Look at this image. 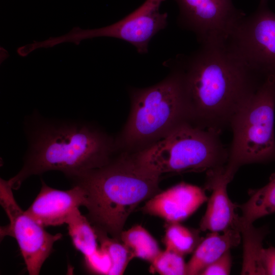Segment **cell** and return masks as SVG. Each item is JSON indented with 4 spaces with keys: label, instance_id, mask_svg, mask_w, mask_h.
<instances>
[{
    "label": "cell",
    "instance_id": "obj_21",
    "mask_svg": "<svg viewBox=\"0 0 275 275\" xmlns=\"http://www.w3.org/2000/svg\"><path fill=\"white\" fill-rule=\"evenodd\" d=\"M184 256L166 249L161 251L151 262L150 271L161 275L186 274Z\"/></svg>",
    "mask_w": 275,
    "mask_h": 275
},
{
    "label": "cell",
    "instance_id": "obj_24",
    "mask_svg": "<svg viewBox=\"0 0 275 275\" xmlns=\"http://www.w3.org/2000/svg\"><path fill=\"white\" fill-rule=\"evenodd\" d=\"M261 264L263 275H275V248L270 246L263 248Z\"/></svg>",
    "mask_w": 275,
    "mask_h": 275
},
{
    "label": "cell",
    "instance_id": "obj_4",
    "mask_svg": "<svg viewBox=\"0 0 275 275\" xmlns=\"http://www.w3.org/2000/svg\"><path fill=\"white\" fill-rule=\"evenodd\" d=\"M163 80L129 92L131 107L127 122L115 139L118 152H136L162 139L189 122L186 93L179 71L171 65Z\"/></svg>",
    "mask_w": 275,
    "mask_h": 275
},
{
    "label": "cell",
    "instance_id": "obj_1",
    "mask_svg": "<svg viewBox=\"0 0 275 275\" xmlns=\"http://www.w3.org/2000/svg\"><path fill=\"white\" fill-rule=\"evenodd\" d=\"M180 72L189 120L219 132L266 78L253 69L226 41L201 44L189 54L164 63Z\"/></svg>",
    "mask_w": 275,
    "mask_h": 275
},
{
    "label": "cell",
    "instance_id": "obj_9",
    "mask_svg": "<svg viewBox=\"0 0 275 275\" xmlns=\"http://www.w3.org/2000/svg\"><path fill=\"white\" fill-rule=\"evenodd\" d=\"M8 180L0 179V204L7 214L9 223L1 227V238L11 236L15 239L27 271L30 275L39 274L41 267L51 253L55 242L62 235L51 234L18 205Z\"/></svg>",
    "mask_w": 275,
    "mask_h": 275
},
{
    "label": "cell",
    "instance_id": "obj_16",
    "mask_svg": "<svg viewBox=\"0 0 275 275\" xmlns=\"http://www.w3.org/2000/svg\"><path fill=\"white\" fill-rule=\"evenodd\" d=\"M243 242V259L241 274L263 275L261 264L263 241L269 233L267 226L259 228L252 224H240Z\"/></svg>",
    "mask_w": 275,
    "mask_h": 275
},
{
    "label": "cell",
    "instance_id": "obj_13",
    "mask_svg": "<svg viewBox=\"0 0 275 275\" xmlns=\"http://www.w3.org/2000/svg\"><path fill=\"white\" fill-rule=\"evenodd\" d=\"M40 192L25 212L43 227L60 226L75 209L84 206L85 194L80 187L72 185L63 190L47 185L42 180Z\"/></svg>",
    "mask_w": 275,
    "mask_h": 275
},
{
    "label": "cell",
    "instance_id": "obj_14",
    "mask_svg": "<svg viewBox=\"0 0 275 275\" xmlns=\"http://www.w3.org/2000/svg\"><path fill=\"white\" fill-rule=\"evenodd\" d=\"M241 240L239 230L232 229L221 234L210 232L202 238L186 263V274H200L209 264L231 249L238 245Z\"/></svg>",
    "mask_w": 275,
    "mask_h": 275
},
{
    "label": "cell",
    "instance_id": "obj_3",
    "mask_svg": "<svg viewBox=\"0 0 275 275\" xmlns=\"http://www.w3.org/2000/svg\"><path fill=\"white\" fill-rule=\"evenodd\" d=\"M160 178L135 153L119 152L104 165L69 179L83 190L86 217L95 230L120 240L131 213L160 191Z\"/></svg>",
    "mask_w": 275,
    "mask_h": 275
},
{
    "label": "cell",
    "instance_id": "obj_15",
    "mask_svg": "<svg viewBox=\"0 0 275 275\" xmlns=\"http://www.w3.org/2000/svg\"><path fill=\"white\" fill-rule=\"evenodd\" d=\"M249 194L245 203L238 205L241 211V224H252L259 218L275 213V173L265 185L251 190Z\"/></svg>",
    "mask_w": 275,
    "mask_h": 275
},
{
    "label": "cell",
    "instance_id": "obj_20",
    "mask_svg": "<svg viewBox=\"0 0 275 275\" xmlns=\"http://www.w3.org/2000/svg\"><path fill=\"white\" fill-rule=\"evenodd\" d=\"M95 232L100 247L107 252L111 261L108 274H123L129 261L133 259L129 251L120 240L102 232Z\"/></svg>",
    "mask_w": 275,
    "mask_h": 275
},
{
    "label": "cell",
    "instance_id": "obj_7",
    "mask_svg": "<svg viewBox=\"0 0 275 275\" xmlns=\"http://www.w3.org/2000/svg\"><path fill=\"white\" fill-rule=\"evenodd\" d=\"M164 1L146 0L125 18L108 26L94 29L73 27L65 35L49 38L47 44L50 47L66 42L78 45L84 40L107 37L130 43L140 53H147L151 39L167 25V13L159 10Z\"/></svg>",
    "mask_w": 275,
    "mask_h": 275
},
{
    "label": "cell",
    "instance_id": "obj_18",
    "mask_svg": "<svg viewBox=\"0 0 275 275\" xmlns=\"http://www.w3.org/2000/svg\"><path fill=\"white\" fill-rule=\"evenodd\" d=\"M120 241L127 248L132 258H140L150 263L161 251L155 239L141 225L123 230Z\"/></svg>",
    "mask_w": 275,
    "mask_h": 275
},
{
    "label": "cell",
    "instance_id": "obj_12",
    "mask_svg": "<svg viewBox=\"0 0 275 275\" xmlns=\"http://www.w3.org/2000/svg\"><path fill=\"white\" fill-rule=\"evenodd\" d=\"M208 199L202 188L181 182L159 191L146 201L142 210L167 223H180L193 214Z\"/></svg>",
    "mask_w": 275,
    "mask_h": 275
},
{
    "label": "cell",
    "instance_id": "obj_23",
    "mask_svg": "<svg viewBox=\"0 0 275 275\" xmlns=\"http://www.w3.org/2000/svg\"><path fill=\"white\" fill-rule=\"evenodd\" d=\"M232 258L230 250L207 266L201 275H228L231 272Z\"/></svg>",
    "mask_w": 275,
    "mask_h": 275
},
{
    "label": "cell",
    "instance_id": "obj_25",
    "mask_svg": "<svg viewBox=\"0 0 275 275\" xmlns=\"http://www.w3.org/2000/svg\"><path fill=\"white\" fill-rule=\"evenodd\" d=\"M260 1H267V0H260Z\"/></svg>",
    "mask_w": 275,
    "mask_h": 275
},
{
    "label": "cell",
    "instance_id": "obj_11",
    "mask_svg": "<svg viewBox=\"0 0 275 275\" xmlns=\"http://www.w3.org/2000/svg\"><path fill=\"white\" fill-rule=\"evenodd\" d=\"M232 179L226 173L225 166L206 172L205 186L211 191V194L200 223L201 231L223 232L232 229L240 230V216L236 210L238 205L231 201L227 193L228 184Z\"/></svg>",
    "mask_w": 275,
    "mask_h": 275
},
{
    "label": "cell",
    "instance_id": "obj_2",
    "mask_svg": "<svg viewBox=\"0 0 275 275\" xmlns=\"http://www.w3.org/2000/svg\"><path fill=\"white\" fill-rule=\"evenodd\" d=\"M31 121L23 166L8 180L13 189L29 177L49 171L62 172L70 178L104 165L118 153L115 139L87 123L35 116Z\"/></svg>",
    "mask_w": 275,
    "mask_h": 275
},
{
    "label": "cell",
    "instance_id": "obj_19",
    "mask_svg": "<svg viewBox=\"0 0 275 275\" xmlns=\"http://www.w3.org/2000/svg\"><path fill=\"white\" fill-rule=\"evenodd\" d=\"M202 238L199 231L176 223H168L163 241L166 249L182 256L194 251Z\"/></svg>",
    "mask_w": 275,
    "mask_h": 275
},
{
    "label": "cell",
    "instance_id": "obj_22",
    "mask_svg": "<svg viewBox=\"0 0 275 275\" xmlns=\"http://www.w3.org/2000/svg\"><path fill=\"white\" fill-rule=\"evenodd\" d=\"M87 268L92 273L108 274L111 261L107 252L100 247L92 254L84 257Z\"/></svg>",
    "mask_w": 275,
    "mask_h": 275
},
{
    "label": "cell",
    "instance_id": "obj_8",
    "mask_svg": "<svg viewBox=\"0 0 275 275\" xmlns=\"http://www.w3.org/2000/svg\"><path fill=\"white\" fill-rule=\"evenodd\" d=\"M226 42L253 69L265 78H275V13L267 1L244 16Z\"/></svg>",
    "mask_w": 275,
    "mask_h": 275
},
{
    "label": "cell",
    "instance_id": "obj_10",
    "mask_svg": "<svg viewBox=\"0 0 275 275\" xmlns=\"http://www.w3.org/2000/svg\"><path fill=\"white\" fill-rule=\"evenodd\" d=\"M178 22L193 32L201 44L224 42L246 14L232 0H175Z\"/></svg>",
    "mask_w": 275,
    "mask_h": 275
},
{
    "label": "cell",
    "instance_id": "obj_17",
    "mask_svg": "<svg viewBox=\"0 0 275 275\" xmlns=\"http://www.w3.org/2000/svg\"><path fill=\"white\" fill-rule=\"evenodd\" d=\"M68 233L74 248L84 257L92 254L99 248L98 237L93 226L78 208L74 210L67 218Z\"/></svg>",
    "mask_w": 275,
    "mask_h": 275
},
{
    "label": "cell",
    "instance_id": "obj_6",
    "mask_svg": "<svg viewBox=\"0 0 275 275\" xmlns=\"http://www.w3.org/2000/svg\"><path fill=\"white\" fill-rule=\"evenodd\" d=\"M275 79L267 77L233 117L226 172L233 178L242 166L275 160Z\"/></svg>",
    "mask_w": 275,
    "mask_h": 275
},
{
    "label": "cell",
    "instance_id": "obj_5",
    "mask_svg": "<svg viewBox=\"0 0 275 275\" xmlns=\"http://www.w3.org/2000/svg\"><path fill=\"white\" fill-rule=\"evenodd\" d=\"M218 134L186 122L162 139L135 153L160 176L207 172L224 166L228 160L229 151Z\"/></svg>",
    "mask_w": 275,
    "mask_h": 275
}]
</instances>
